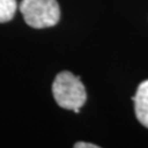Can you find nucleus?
<instances>
[{
    "mask_svg": "<svg viewBox=\"0 0 148 148\" xmlns=\"http://www.w3.org/2000/svg\"><path fill=\"white\" fill-rule=\"evenodd\" d=\"M52 92L56 103L61 108L73 110L74 112H79L86 101V91L82 80L67 71L57 74L52 84Z\"/></svg>",
    "mask_w": 148,
    "mask_h": 148,
    "instance_id": "nucleus-1",
    "label": "nucleus"
},
{
    "mask_svg": "<svg viewBox=\"0 0 148 148\" xmlns=\"http://www.w3.org/2000/svg\"><path fill=\"white\" fill-rule=\"evenodd\" d=\"M18 8L25 22L34 29L52 27L61 18L57 0H21Z\"/></svg>",
    "mask_w": 148,
    "mask_h": 148,
    "instance_id": "nucleus-2",
    "label": "nucleus"
},
{
    "mask_svg": "<svg viewBox=\"0 0 148 148\" xmlns=\"http://www.w3.org/2000/svg\"><path fill=\"white\" fill-rule=\"evenodd\" d=\"M132 100L135 101V112L137 120L148 128V79L138 85L136 95L132 98Z\"/></svg>",
    "mask_w": 148,
    "mask_h": 148,
    "instance_id": "nucleus-3",
    "label": "nucleus"
},
{
    "mask_svg": "<svg viewBox=\"0 0 148 148\" xmlns=\"http://www.w3.org/2000/svg\"><path fill=\"white\" fill-rule=\"evenodd\" d=\"M17 10V0H0V24L8 22Z\"/></svg>",
    "mask_w": 148,
    "mask_h": 148,
    "instance_id": "nucleus-4",
    "label": "nucleus"
},
{
    "mask_svg": "<svg viewBox=\"0 0 148 148\" xmlns=\"http://www.w3.org/2000/svg\"><path fill=\"white\" fill-rule=\"evenodd\" d=\"M75 148H98L99 146L96 145H91V143H86V142H78L74 145Z\"/></svg>",
    "mask_w": 148,
    "mask_h": 148,
    "instance_id": "nucleus-5",
    "label": "nucleus"
}]
</instances>
